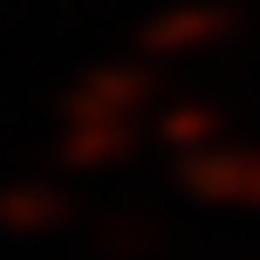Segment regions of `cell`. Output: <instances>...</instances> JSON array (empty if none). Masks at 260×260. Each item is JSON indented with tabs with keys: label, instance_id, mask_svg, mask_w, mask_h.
Wrapping results in <instances>:
<instances>
[{
	"label": "cell",
	"instance_id": "cell-1",
	"mask_svg": "<svg viewBox=\"0 0 260 260\" xmlns=\"http://www.w3.org/2000/svg\"><path fill=\"white\" fill-rule=\"evenodd\" d=\"M157 62L130 55V62H96L62 89V117H55V171L62 178H103L130 165L151 144L157 123Z\"/></svg>",
	"mask_w": 260,
	"mask_h": 260
},
{
	"label": "cell",
	"instance_id": "cell-2",
	"mask_svg": "<svg viewBox=\"0 0 260 260\" xmlns=\"http://www.w3.org/2000/svg\"><path fill=\"white\" fill-rule=\"evenodd\" d=\"M171 185H178L192 206L212 212H240V219H260V137H212L206 151L171 157Z\"/></svg>",
	"mask_w": 260,
	"mask_h": 260
},
{
	"label": "cell",
	"instance_id": "cell-3",
	"mask_svg": "<svg viewBox=\"0 0 260 260\" xmlns=\"http://www.w3.org/2000/svg\"><path fill=\"white\" fill-rule=\"evenodd\" d=\"M240 35V7L233 0H157L151 14L137 21V55L157 69H185V62H206L219 55L226 41Z\"/></svg>",
	"mask_w": 260,
	"mask_h": 260
},
{
	"label": "cell",
	"instance_id": "cell-4",
	"mask_svg": "<svg viewBox=\"0 0 260 260\" xmlns=\"http://www.w3.org/2000/svg\"><path fill=\"white\" fill-rule=\"evenodd\" d=\"M69 219H76L69 178H14V185H0V233L7 240H48Z\"/></svg>",
	"mask_w": 260,
	"mask_h": 260
},
{
	"label": "cell",
	"instance_id": "cell-5",
	"mask_svg": "<svg viewBox=\"0 0 260 260\" xmlns=\"http://www.w3.org/2000/svg\"><path fill=\"white\" fill-rule=\"evenodd\" d=\"M226 130H233V117H226L212 96H165L151 137H157V151H165V157H185V151H206V144L226 137Z\"/></svg>",
	"mask_w": 260,
	"mask_h": 260
},
{
	"label": "cell",
	"instance_id": "cell-6",
	"mask_svg": "<svg viewBox=\"0 0 260 260\" xmlns=\"http://www.w3.org/2000/svg\"><path fill=\"white\" fill-rule=\"evenodd\" d=\"M96 247H110L117 260H144V253L157 247V226L144 219V212H117V219L96 226Z\"/></svg>",
	"mask_w": 260,
	"mask_h": 260
}]
</instances>
